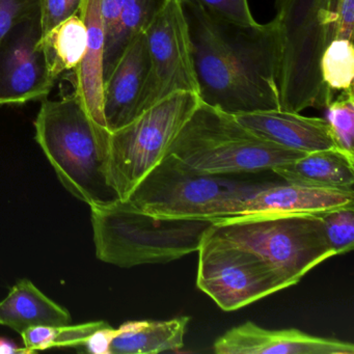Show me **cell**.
<instances>
[{
	"instance_id": "obj_22",
	"label": "cell",
	"mask_w": 354,
	"mask_h": 354,
	"mask_svg": "<svg viewBox=\"0 0 354 354\" xmlns=\"http://www.w3.org/2000/svg\"><path fill=\"white\" fill-rule=\"evenodd\" d=\"M106 325L109 324L104 321L82 323L77 325H62V326L39 325V326L26 329L20 335L24 341V348L30 354L40 350L53 349V348L84 347L86 339L95 330Z\"/></svg>"
},
{
	"instance_id": "obj_20",
	"label": "cell",
	"mask_w": 354,
	"mask_h": 354,
	"mask_svg": "<svg viewBox=\"0 0 354 354\" xmlns=\"http://www.w3.org/2000/svg\"><path fill=\"white\" fill-rule=\"evenodd\" d=\"M88 32L80 14L68 18L39 39L49 76L57 80L64 72L77 68L86 53Z\"/></svg>"
},
{
	"instance_id": "obj_15",
	"label": "cell",
	"mask_w": 354,
	"mask_h": 354,
	"mask_svg": "<svg viewBox=\"0 0 354 354\" xmlns=\"http://www.w3.org/2000/svg\"><path fill=\"white\" fill-rule=\"evenodd\" d=\"M234 115L259 138L289 150L308 154L335 148L328 123L323 118L304 117L281 109Z\"/></svg>"
},
{
	"instance_id": "obj_27",
	"label": "cell",
	"mask_w": 354,
	"mask_h": 354,
	"mask_svg": "<svg viewBox=\"0 0 354 354\" xmlns=\"http://www.w3.org/2000/svg\"><path fill=\"white\" fill-rule=\"evenodd\" d=\"M204 10L211 15L239 24H254L248 0H179Z\"/></svg>"
},
{
	"instance_id": "obj_16",
	"label": "cell",
	"mask_w": 354,
	"mask_h": 354,
	"mask_svg": "<svg viewBox=\"0 0 354 354\" xmlns=\"http://www.w3.org/2000/svg\"><path fill=\"white\" fill-rule=\"evenodd\" d=\"M88 32L86 53L75 71V92L86 113L106 128L104 101L105 30L101 0H84L80 10Z\"/></svg>"
},
{
	"instance_id": "obj_13",
	"label": "cell",
	"mask_w": 354,
	"mask_h": 354,
	"mask_svg": "<svg viewBox=\"0 0 354 354\" xmlns=\"http://www.w3.org/2000/svg\"><path fill=\"white\" fill-rule=\"evenodd\" d=\"M150 73V59L145 32L128 45L104 80L105 124L117 131L142 115V98Z\"/></svg>"
},
{
	"instance_id": "obj_14",
	"label": "cell",
	"mask_w": 354,
	"mask_h": 354,
	"mask_svg": "<svg viewBox=\"0 0 354 354\" xmlns=\"http://www.w3.org/2000/svg\"><path fill=\"white\" fill-rule=\"evenodd\" d=\"M354 207L353 190L327 189L298 184H264L242 203V215H321Z\"/></svg>"
},
{
	"instance_id": "obj_23",
	"label": "cell",
	"mask_w": 354,
	"mask_h": 354,
	"mask_svg": "<svg viewBox=\"0 0 354 354\" xmlns=\"http://www.w3.org/2000/svg\"><path fill=\"white\" fill-rule=\"evenodd\" d=\"M321 76L331 92L353 90V41L337 38L331 41L321 59Z\"/></svg>"
},
{
	"instance_id": "obj_24",
	"label": "cell",
	"mask_w": 354,
	"mask_h": 354,
	"mask_svg": "<svg viewBox=\"0 0 354 354\" xmlns=\"http://www.w3.org/2000/svg\"><path fill=\"white\" fill-rule=\"evenodd\" d=\"M326 121L335 148L354 157V95L353 90L342 92L326 107Z\"/></svg>"
},
{
	"instance_id": "obj_17",
	"label": "cell",
	"mask_w": 354,
	"mask_h": 354,
	"mask_svg": "<svg viewBox=\"0 0 354 354\" xmlns=\"http://www.w3.org/2000/svg\"><path fill=\"white\" fill-rule=\"evenodd\" d=\"M271 171L287 183L327 189L353 190L354 157L337 148L308 153Z\"/></svg>"
},
{
	"instance_id": "obj_12",
	"label": "cell",
	"mask_w": 354,
	"mask_h": 354,
	"mask_svg": "<svg viewBox=\"0 0 354 354\" xmlns=\"http://www.w3.org/2000/svg\"><path fill=\"white\" fill-rule=\"evenodd\" d=\"M217 354H353V344L296 328L267 329L248 321L215 339Z\"/></svg>"
},
{
	"instance_id": "obj_30",
	"label": "cell",
	"mask_w": 354,
	"mask_h": 354,
	"mask_svg": "<svg viewBox=\"0 0 354 354\" xmlns=\"http://www.w3.org/2000/svg\"><path fill=\"white\" fill-rule=\"evenodd\" d=\"M28 354L26 348L18 347L17 344L7 337H0V354Z\"/></svg>"
},
{
	"instance_id": "obj_9",
	"label": "cell",
	"mask_w": 354,
	"mask_h": 354,
	"mask_svg": "<svg viewBox=\"0 0 354 354\" xmlns=\"http://www.w3.org/2000/svg\"><path fill=\"white\" fill-rule=\"evenodd\" d=\"M198 252L196 286L225 312L239 310L289 288L263 259L214 235L210 227Z\"/></svg>"
},
{
	"instance_id": "obj_2",
	"label": "cell",
	"mask_w": 354,
	"mask_h": 354,
	"mask_svg": "<svg viewBox=\"0 0 354 354\" xmlns=\"http://www.w3.org/2000/svg\"><path fill=\"white\" fill-rule=\"evenodd\" d=\"M279 109H326L335 99L321 76V59L339 38L333 0H275Z\"/></svg>"
},
{
	"instance_id": "obj_8",
	"label": "cell",
	"mask_w": 354,
	"mask_h": 354,
	"mask_svg": "<svg viewBox=\"0 0 354 354\" xmlns=\"http://www.w3.org/2000/svg\"><path fill=\"white\" fill-rule=\"evenodd\" d=\"M200 102L194 93L171 95L111 132L107 176L119 200H127L138 183L167 156Z\"/></svg>"
},
{
	"instance_id": "obj_21",
	"label": "cell",
	"mask_w": 354,
	"mask_h": 354,
	"mask_svg": "<svg viewBox=\"0 0 354 354\" xmlns=\"http://www.w3.org/2000/svg\"><path fill=\"white\" fill-rule=\"evenodd\" d=\"M169 0H123L113 37L105 43L104 80L136 37L145 32Z\"/></svg>"
},
{
	"instance_id": "obj_10",
	"label": "cell",
	"mask_w": 354,
	"mask_h": 354,
	"mask_svg": "<svg viewBox=\"0 0 354 354\" xmlns=\"http://www.w3.org/2000/svg\"><path fill=\"white\" fill-rule=\"evenodd\" d=\"M150 73L142 98V113L178 93L198 95L189 28L179 0H169L145 30Z\"/></svg>"
},
{
	"instance_id": "obj_7",
	"label": "cell",
	"mask_w": 354,
	"mask_h": 354,
	"mask_svg": "<svg viewBox=\"0 0 354 354\" xmlns=\"http://www.w3.org/2000/svg\"><path fill=\"white\" fill-rule=\"evenodd\" d=\"M210 231L254 252L287 283L297 285L304 275L335 257L327 244L320 215L259 214L225 217Z\"/></svg>"
},
{
	"instance_id": "obj_19",
	"label": "cell",
	"mask_w": 354,
	"mask_h": 354,
	"mask_svg": "<svg viewBox=\"0 0 354 354\" xmlns=\"http://www.w3.org/2000/svg\"><path fill=\"white\" fill-rule=\"evenodd\" d=\"M190 318L177 317L165 321H128L119 327L111 354H155L179 351L184 347Z\"/></svg>"
},
{
	"instance_id": "obj_18",
	"label": "cell",
	"mask_w": 354,
	"mask_h": 354,
	"mask_svg": "<svg viewBox=\"0 0 354 354\" xmlns=\"http://www.w3.org/2000/svg\"><path fill=\"white\" fill-rule=\"evenodd\" d=\"M71 321L69 310L47 297L30 279L18 281L0 301V325L19 333L30 327L62 326Z\"/></svg>"
},
{
	"instance_id": "obj_6",
	"label": "cell",
	"mask_w": 354,
	"mask_h": 354,
	"mask_svg": "<svg viewBox=\"0 0 354 354\" xmlns=\"http://www.w3.org/2000/svg\"><path fill=\"white\" fill-rule=\"evenodd\" d=\"M225 177L203 173L167 154L126 201L157 218L214 221L238 216L243 201L264 184Z\"/></svg>"
},
{
	"instance_id": "obj_4",
	"label": "cell",
	"mask_w": 354,
	"mask_h": 354,
	"mask_svg": "<svg viewBox=\"0 0 354 354\" xmlns=\"http://www.w3.org/2000/svg\"><path fill=\"white\" fill-rule=\"evenodd\" d=\"M91 207L97 258L122 268L167 264L198 252L213 221L162 219L119 198Z\"/></svg>"
},
{
	"instance_id": "obj_1",
	"label": "cell",
	"mask_w": 354,
	"mask_h": 354,
	"mask_svg": "<svg viewBox=\"0 0 354 354\" xmlns=\"http://www.w3.org/2000/svg\"><path fill=\"white\" fill-rule=\"evenodd\" d=\"M200 101L231 115L279 109L273 21L239 24L182 3Z\"/></svg>"
},
{
	"instance_id": "obj_25",
	"label": "cell",
	"mask_w": 354,
	"mask_h": 354,
	"mask_svg": "<svg viewBox=\"0 0 354 354\" xmlns=\"http://www.w3.org/2000/svg\"><path fill=\"white\" fill-rule=\"evenodd\" d=\"M325 240L335 256L351 252L354 246V207L335 209L320 215Z\"/></svg>"
},
{
	"instance_id": "obj_3",
	"label": "cell",
	"mask_w": 354,
	"mask_h": 354,
	"mask_svg": "<svg viewBox=\"0 0 354 354\" xmlns=\"http://www.w3.org/2000/svg\"><path fill=\"white\" fill-rule=\"evenodd\" d=\"M36 140L64 187L88 206L117 200L107 176L109 136L75 94L45 98L35 121Z\"/></svg>"
},
{
	"instance_id": "obj_26",
	"label": "cell",
	"mask_w": 354,
	"mask_h": 354,
	"mask_svg": "<svg viewBox=\"0 0 354 354\" xmlns=\"http://www.w3.org/2000/svg\"><path fill=\"white\" fill-rule=\"evenodd\" d=\"M40 0H0V46L20 24L39 15Z\"/></svg>"
},
{
	"instance_id": "obj_29",
	"label": "cell",
	"mask_w": 354,
	"mask_h": 354,
	"mask_svg": "<svg viewBox=\"0 0 354 354\" xmlns=\"http://www.w3.org/2000/svg\"><path fill=\"white\" fill-rule=\"evenodd\" d=\"M118 333L119 328H113L111 325L101 327L86 339L84 348L86 352L93 354H111V343Z\"/></svg>"
},
{
	"instance_id": "obj_5",
	"label": "cell",
	"mask_w": 354,
	"mask_h": 354,
	"mask_svg": "<svg viewBox=\"0 0 354 354\" xmlns=\"http://www.w3.org/2000/svg\"><path fill=\"white\" fill-rule=\"evenodd\" d=\"M167 154L215 176L271 171L306 155L262 140L235 115L202 102L180 130Z\"/></svg>"
},
{
	"instance_id": "obj_11",
	"label": "cell",
	"mask_w": 354,
	"mask_h": 354,
	"mask_svg": "<svg viewBox=\"0 0 354 354\" xmlns=\"http://www.w3.org/2000/svg\"><path fill=\"white\" fill-rule=\"evenodd\" d=\"M18 36L3 55L0 67V105L24 104L48 96L55 80L39 48V15L20 24Z\"/></svg>"
},
{
	"instance_id": "obj_28",
	"label": "cell",
	"mask_w": 354,
	"mask_h": 354,
	"mask_svg": "<svg viewBox=\"0 0 354 354\" xmlns=\"http://www.w3.org/2000/svg\"><path fill=\"white\" fill-rule=\"evenodd\" d=\"M84 0H40V38L68 18L80 13Z\"/></svg>"
}]
</instances>
